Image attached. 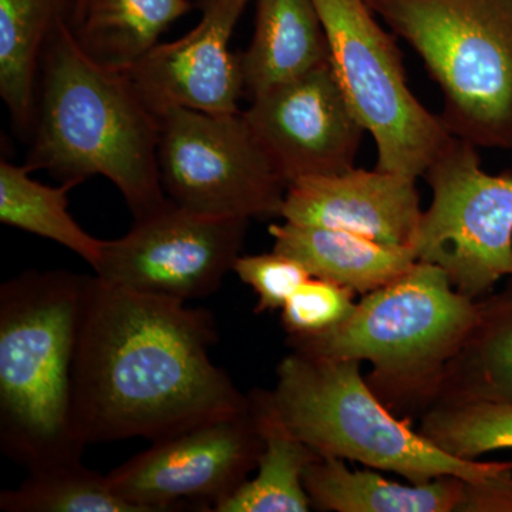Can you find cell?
Returning a JSON list of instances; mask_svg holds the SVG:
<instances>
[{"instance_id":"cell-1","label":"cell","mask_w":512,"mask_h":512,"mask_svg":"<svg viewBox=\"0 0 512 512\" xmlns=\"http://www.w3.org/2000/svg\"><path fill=\"white\" fill-rule=\"evenodd\" d=\"M217 336L207 309L92 276L73 369L80 440L154 443L245 412L248 394L212 363Z\"/></svg>"},{"instance_id":"cell-2","label":"cell","mask_w":512,"mask_h":512,"mask_svg":"<svg viewBox=\"0 0 512 512\" xmlns=\"http://www.w3.org/2000/svg\"><path fill=\"white\" fill-rule=\"evenodd\" d=\"M25 164L60 183L101 175L116 185L134 221L170 204L158 168L163 117L141 97L126 69L97 63L69 20L47 40Z\"/></svg>"},{"instance_id":"cell-3","label":"cell","mask_w":512,"mask_h":512,"mask_svg":"<svg viewBox=\"0 0 512 512\" xmlns=\"http://www.w3.org/2000/svg\"><path fill=\"white\" fill-rule=\"evenodd\" d=\"M92 276L26 271L0 286V444L28 470L82 460L73 369Z\"/></svg>"},{"instance_id":"cell-4","label":"cell","mask_w":512,"mask_h":512,"mask_svg":"<svg viewBox=\"0 0 512 512\" xmlns=\"http://www.w3.org/2000/svg\"><path fill=\"white\" fill-rule=\"evenodd\" d=\"M477 316L476 299L458 292L440 266L417 261L396 281L366 293L336 328L288 336V343L305 355L369 362L367 383L394 414H423Z\"/></svg>"},{"instance_id":"cell-5","label":"cell","mask_w":512,"mask_h":512,"mask_svg":"<svg viewBox=\"0 0 512 512\" xmlns=\"http://www.w3.org/2000/svg\"><path fill=\"white\" fill-rule=\"evenodd\" d=\"M289 429L322 457L357 461L409 483L454 476L483 483L512 468V461L450 456L412 429L373 392L357 360L329 359L292 350L276 369L272 390Z\"/></svg>"},{"instance_id":"cell-6","label":"cell","mask_w":512,"mask_h":512,"mask_svg":"<svg viewBox=\"0 0 512 512\" xmlns=\"http://www.w3.org/2000/svg\"><path fill=\"white\" fill-rule=\"evenodd\" d=\"M441 89V120L476 147L512 150V0H367Z\"/></svg>"},{"instance_id":"cell-7","label":"cell","mask_w":512,"mask_h":512,"mask_svg":"<svg viewBox=\"0 0 512 512\" xmlns=\"http://www.w3.org/2000/svg\"><path fill=\"white\" fill-rule=\"evenodd\" d=\"M329 45V62L349 106L377 147L387 173L419 178L453 134L409 89L399 49L367 0H313Z\"/></svg>"},{"instance_id":"cell-8","label":"cell","mask_w":512,"mask_h":512,"mask_svg":"<svg viewBox=\"0 0 512 512\" xmlns=\"http://www.w3.org/2000/svg\"><path fill=\"white\" fill-rule=\"evenodd\" d=\"M477 148L454 137L423 175L433 201L412 244L417 261L440 266L476 301L512 278V171L487 173Z\"/></svg>"},{"instance_id":"cell-9","label":"cell","mask_w":512,"mask_h":512,"mask_svg":"<svg viewBox=\"0 0 512 512\" xmlns=\"http://www.w3.org/2000/svg\"><path fill=\"white\" fill-rule=\"evenodd\" d=\"M158 168L168 200L184 210L245 220L281 217L288 183L242 111H165Z\"/></svg>"},{"instance_id":"cell-10","label":"cell","mask_w":512,"mask_h":512,"mask_svg":"<svg viewBox=\"0 0 512 512\" xmlns=\"http://www.w3.org/2000/svg\"><path fill=\"white\" fill-rule=\"evenodd\" d=\"M249 220L198 214L170 202L134 221L119 239L104 241L96 275L146 295L191 301L217 292L234 269Z\"/></svg>"},{"instance_id":"cell-11","label":"cell","mask_w":512,"mask_h":512,"mask_svg":"<svg viewBox=\"0 0 512 512\" xmlns=\"http://www.w3.org/2000/svg\"><path fill=\"white\" fill-rule=\"evenodd\" d=\"M262 439L251 410L211 421L168 439L114 468V493L140 512L210 507L229 497L256 470Z\"/></svg>"},{"instance_id":"cell-12","label":"cell","mask_w":512,"mask_h":512,"mask_svg":"<svg viewBox=\"0 0 512 512\" xmlns=\"http://www.w3.org/2000/svg\"><path fill=\"white\" fill-rule=\"evenodd\" d=\"M249 101L245 120L288 185L355 167L366 130L330 62Z\"/></svg>"},{"instance_id":"cell-13","label":"cell","mask_w":512,"mask_h":512,"mask_svg":"<svg viewBox=\"0 0 512 512\" xmlns=\"http://www.w3.org/2000/svg\"><path fill=\"white\" fill-rule=\"evenodd\" d=\"M249 0H198L201 19L187 35L158 43L126 72L158 116L180 107L238 113L244 96L238 55L229 49Z\"/></svg>"},{"instance_id":"cell-14","label":"cell","mask_w":512,"mask_h":512,"mask_svg":"<svg viewBox=\"0 0 512 512\" xmlns=\"http://www.w3.org/2000/svg\"><path fill=\"white\" fill-rule=\"evenodd\" d=\"M417 178L350 168L292 181L281 217L299 225L355 232L384 244L412 248L423 211Z\"/></svg>"},{"instance_id":"cell-15","label":"cell","mask_w":512,"mask_h":512,"mask_svg":"<svg viewBox=\"0 0 512 512\" xmlns=\"http://www.w3.org/2000/svg\"><path fill=\"white\" fill-rule=\"evenodd\" d=\"M274 251L301 262L313 278L326 279L355 293L376 291L406 274L417 259L413 249L384 244L343 229L272 224Z\"/></svg>"},{"instance_id":"cell-16","label":"cell","mask_w":512,"mask_h":512,"mask_svg":"<svg viewBox=\"0 0 512 512\" xmlns=\"http://www.w3.org/2000/svg\"><path fill=\"white\" fill-rule=\"evenodd\" d=\"M244 96L329 63V45L313 0H258L251 45L238 55Z\"/></svg>"},{"instance_id":"cell-17","label":"cell","mask_w":512,"mask_h":512,"mask_svg":"<svg viewBox=\"0 0 512 512\" xmlns=\"http://www.w3.org/2000/svg\"><path fill=\"white\" fill-rule=\"evenodd\" d=\"M468 481L454 476L400 484L373 470H350L345 460L322 457L303 473L312 507L333 512H458Z\"/></svg>"},{"instance_id":"cell-18","label":"cell","mask_w":512,"mask_h":512,"mask_svg":"<svg viewBox=\"0 0 512 512\" xmlns=\"http://www.w3.org/2000/svg\"><path fill=\"white\" fill-rule=\"evenodd\" d=\"M248 404L262 439L256 476L239 485L212 511L308 512L312 504L303 487V473L320 454L289 429L272 390H252Z\"/></svg>"},{"instance_id":"cell-19","label":"cell","mask_w":512,"mask_h":512,"mask_svg":"<svg viewBox=\"0 0 512 512\" xmlns=\"http://www.w3.org/2000/svg\"><path fill=\"white\" fill-rule=\"evenodd\" d=\"M76 0H0V97L13 128L32 138L37 77L47 40L63 20L72 23Z\"/></svg>"},{"instance_id":"cell-20","label":"cell","mask_w":512,"mask_h":512,"mask_svg":"<svg viewBox=\"0 0 512 512\" xmlns=\"http://www.w3.org/2000/svg\"><path fill=\"white\" fill-rule=\"evenodd\" d=\"M467 402L512 403V278L478 301L476 323L444 370L433 406Z\"/></svg>"},{"instance_id":"cell-21","label":"cell","mask_w":512,"mask_h":512,"mask_svg":"<svg viewBox=\"0 0 512 512\" xmlns=\"http://www.w3.org/2000/svg\"><path fill=\"white\" fill-rule=\"evenodd\" d=\"M191 10V0H87L82 20L72 29L97 63L128 69Z\"/></svg>"},{"instance_id":"cell-22","label":"cell","mask_w":512,"mask_h":512,"mask_svg":"<svg viewBox=\"0 0 512 512\" xmlns=\"http://www.w3.org/2000/svg\"><path fill=\"white\" fill-rule=\"evenodd\" d=\"M30 173L29 165L0 163V222L62 245L96 271L104 241L84 231L69 212L67 194L80 184L52 187L33 180Z\"/></svg>"},{"instance_id":"cell-23","label":"cell","mask_w":512,"mask_h":512,"mask_svg":"<svg viewBox=\"0 0 512 512\" xmlns=\"http://www.w3.org/2000/svg\"><path fill=\"white\" fill-rule=\"evenodd\" d=\"M6 512H140L114 493L109 476L82 461L30 470L13 490L0 494Z\"/></svg>"},{"instance_id":"cell-24","label":"cell","mask_w":512,"mask_h":512,"mask_svg":"<svg viewBox=\"0 0 512 512\" xmlns=\"http://www.w3.org/2000/svg\"><path fill=\"white\" fill-rule=\"evenodd\" d=\"M419 431L450 456L477 460L512 448V403L436 404L421 414Z\"/></svg>"},{"instance_id":"cell-25","label":"cell","mask_w":512,"mask_h":512,"mask_svg":"<svg viewBox=\"0 0 512 512\" xmlns=\"http://www.w3.org/2000/svg\"><path fill=\"white\" fill-rule=\"evenodd\" d=\"M355 306L352 289L312 276L281 309L282 325L289 338L319 335L345 322Z\"/></svg>"},{"instance_id":"cell-26","label":"cell","mask_w":512,"mask_h":512,"mask_svg":"<svg viewBox=\"0 0 512 512\" xmlns=\"http://www.w3.org/2000/svg\"><path fill=\"white\" fill-rule=\"evenodd\" d=\"M232 271L258 296L255 312L281 311L293 292L312 278L308 269L291 256L269 254L241 255Z\"/></svg>"},{"instance_id":"cell-27","label":"cell","mask_w":512,"mask_h":512,"mask_svg":"<svg viewBox=\"0 0 512 512\" xmlns=\"http://www.w3.org/2000/svg\"><path fill=\"white\" fill-rule=\"evenodd\" d=\"M458 512H512V468L483 483H467Z\"/></svg>"},{"instance_id":"cell-28","label":"cell","mask_w":512,"mask_h":512,"mask_svg":"<svg viewBox=\"0 0 512 512\" xmlns=\"http://www.w3.org/2000/svg\"><path fill=\"white\" fill-rule=\"evenodd\" d=\"M87 0H76V9H74V15L72 19V23L70 26L74 28V26L79 25L80 20H82L84 15V10H86Z\"/></svg>"}]
</instances>
